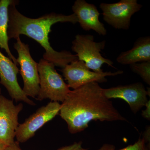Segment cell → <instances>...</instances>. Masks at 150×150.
<instances>
[{"instance_id":"obj_14","label":"cell","mask_w":150,"mask_h":150,"mask_svg":"<svg viewBox=\"0 0 150 150\" xmlns=\"http://www.w3.org/2000/svg\"><path fill=\"white\" fill-rule=\"evenodd\" d=\"M12 0L0 1V48L4 49L10 59L17 65L16 59L13 55L8 46V8L14 2Z\"/></svg>"},{"instance_id":"obj_9","label":"cell","mask_w":150,"mask_h":150,"mask_svg":"<svg viewBox=\"0 0 150 150\" xmlns=\"http://www.w3.org/2000/svg\"><path fill=\"white\" fill-rule=\"evenodd\" d=\"M23 108L22 103L15 105L12 100L0 95V142L6 146L14 143L18 115Z\"/></svg>"},{"instance_id":"obj_19","label":"cell","mask_w":150,"mask_h":150,"mask_svg":"<svg viewBox=\"0 0 150 150\" xmlns=\"http://www.w3.org/2000/svg\"><path fill=\"white\" fill-rule=\"evenodd\" d=\"M4 150H22L20 147L18 142H14V143L9 146H7Z\"/></svg>"},{"instance_id":"obj_2","label":"cell","mask_w":150,"mask_h":150,"mask_svg":"<svg viewBox=\"0 0 150 150\" xmlns=\"http://www.w3.org/2000/svg\"><path fill=\"white\" fill-rule=\"evenodd\" d=\"M14 2L8 8V40L16 39L24 35L35 40L40 44L45 52L43 59L54 64L56 67L63 68L67 65L78 60L76 55L67 51L59 52L51 46L49 41V33L51 27L57 23H71L76 24L78 19L75 14L69 15L51 13L36 18L25 16L17 9Z\"/></svg>"},{"instance_id":"obj_6","label":"cell","mask_w":150,"mask_h":150,"mask_svg":"<svg viewBox=\"0 0 150 150\" xmlns=\"http://www.w3.org/2000/svg\"><path fill=\"white\" fill-rule=\"evenodd\" d=\"M143 6L137 0H121L113 4L101 3L103 19L116 29H129L133 15L142 9Z\"/></svg>"},{"instance_id":"obj_3","label":"cell","mask_w":150,"mask_h":150,"mask_svg":"<svg viewBox=\"0 0 150 150\" xmlns=\"http://www.w3.org/2000/svg\"><path fill=\"white\" fill-rule=\"evenodd\" d=\"M40 89L36 99H49L63 102L70 91L68 85L57 72L54 64L44 59L38 63Z\"/></svg>"},{"instance_id":"obj_15","label":"cell","mask_w":150,"mask_h":150,"mask_svg":"<svg viewBox=\"0 0 150 150\" xmlns=\"http://www.w3.org/2000/svg\"><path fill=\"white\" fill-rule=\"evenodd\" d=\"M133 72L141 77L147 84L150 85V61L129 65Z\"/></svg>"},{"instance_id":"obj_11","label":"cell","mask_w":150,"mask_h":150,"mask_svg":"<svg viewBox=\"0 0 150 150\" xmlns=\"http://www.w3.org/2000/svg\"><path fill=\"white\" fill-rule=\"evenodd\" d=\"M19 72L17 65L0 51V83L6 89L12 99L35 105L34 102L28 98L19 84L17 79Z\"/></svg>"},{"instance_id":"obj_12","label":"cell","mask_w":150,"mask_h":150,"mask_svg":"<svg viewBox=\"0 0 150 150\" xmlns=\"http://www.w3.org/2000/svg\"><path fill=\"white\" fill-rule=\"evenodd\" d=\"M81 27L86 31L93 30L100 35L107 34L104 25L99 20L100 15L95 5L85 0H76L72 7Z\"/></svg>"},{"instance_id":"obj_5","label":"cell","mask_w":150,"mask_h":150,"mask_svg":"<svg viewBox=\"0 0 150 150\" xmlns=\"http://www.w3.org/2000/svg\"><path fill=\"white\" fill-rule=\"evenodd\" d=\"M13 45L18 57L17 64L20 66L21 74L23 82V91L28 97L36 98L39 89V76L38 63L33 60L30 53L29 46L18 37Z\"/></svg>"},{"instance_id":"obj_22","label":"cell","mask_w":150,"mask_h":150,"mask_svg":"<svg viewBox=\"0 0 150 150\" xmlns=\"http://www.w3.org/2000/svg\"><path fill=\"white\" fill-rule=\"evenodd\" d=\"M1 93V88H0V94Z\"/></svg>"},{"instance_id":"obj_18","label":"cell","mask_w":150,"mask_h":150,"mask_svg":"<svg viewBox=\"0 0 150 150\" xmlns=\"http://www.w3.org/2000/svg\"><path fill=\"white\" fill-rule=\"evenodd\" d=\"M145 106H146L145 110H142V116L145 119L149 121L150 120V100H148Z\"/></svg>"},{"instance_id":"obj_10","label":"cell","mask_w":150,"mask_h":150,"mask_svg":"<svg viewBox=\"0 0 150 150\" xmlns=\"http://www.w3.org/2000/svg\"><path fill=\"white\" fill-rule=\"evenodd\" d=\"M150 88L146 89L141 82L126 85H120L108 88H103V92L108 99L118 98L125 100L130 106L131 111L137 113L145 106L150 96Z\"/></svg>"},{"instance_id":"obj_16","label":"cell","mask_w":150,"mask_h":150,"mask_svg":"<svg viewBox=\"0 0 150 150\" xmlns=\"http://www.w3.org/2000/svg\"><path fill=\"white\" fill-rule=\"evenodd\" d=\"M97 150H150V146L147 144L143 138H140L133 144L129 145L126 147L116 150L115 146L109 144H104Z\"/></svg>"},{"instance_id":"obj_20","label":"cell","mask_w":150,"mask_h":150,"mask_svg":"<svg viewBox=\"0 0 150 150\" xmlns=\"http://www.w3.org/2000/svg\"><path fill=\"white\" fill-rule=\"evenodd\" d=\"M150 127L149 126L148 127L147 129H146V131L144 133L143 135V139L144 140L145 142L147 144L149 145V144H150Z\"/></svg>"},{"instance_id":"obj_1","label":"cell","mask_w":150,"mask_h":150,"mask_svg":"<svg viewBox=\"0 0 150 150\" xmlns=\"http://www.w3.org/2000/svg\"><path fill=\"white\" fill-rule=\"evenodd\" d=\"M59 112L72 134L84 131L92 121H127L96 82L71 91L61 104Z\"/></svg>"},{"instance_id":"obj_13","label":"cell","mask_w":150,"mask_h":150,"mask_svg":"<svg viewBox=\"0 0 150 150\" xmlns=\"http://www.w3.org/2000/svg\"><path fill=\"white\" fill-rule=\"evenodd\" d=\"M150 61V37L144 36L138 38L133 48L121 52L116 58L119 64L123 65Z\"/></svg>"},{"instance_id":"obj_17","label":"cell","mask_w":150,"mask_h":150,"mask_svg":"<svg viewBox=\"0 0 150 150\" xmlns=\"http://www.w3.org/2000/svg\"><path fill=\"white\" fill-rule=\"evenodd\" d=\"M88 149L83 147L82 142H75L72 144L65 146L57 150H87Z\"/></svg>"},{"instance_id":"obj_7","label":"cell","mask_w":150,"mask_h":150,"mask_svg":"<svg viewBox=\"0 0 150 150\" xmlns=\"http://www.w3.org/2000/svg\"><path fill=\"white\" fill-rule=\"evenodd\" d=\"M62 72L67 81L68 86L73 90L93 82L98 83L106 82V77L114 76L121 74L123 72L121 70L114 72H94L88 68L84 62L79 60L71 62L62 68Z\"/></svg>"},{"instance_id":"obj_4","label":"cell","mask_w":150,"mask_h":150,"mask_svg":"<svg viewBox=\"0 0 150 150\" xmlns=\"http://www.w3.org/2000/svg\"><path fill=\"white\" fill-rule=\"evenodd\" d=\"M106 41L96 42L93 35L78 34L72 42V50L76 53L79 61L84 62L88 68L94 72L101 73L103 65L113 67V62L104 58L100 52L105 48Z\"/></svg>"},{"instance_id":"obj_8","label":"cell","mask_w":150,"mask_h":150,"mask_svg":"<svg viewBox=\"0 0 150 150\" xmlns=\"http://www.w3.org/2000/svg\"><path fill=\"white\" fill-rule=\"evenodd\" d=\"M61 106L59 102L51 101L38 108L19 125L16 136L17 142L24 143L33 137L38 130L59 114Z\"/></svg>"},{"instance_id":"obj_21","label":"cell","mask_w":150,"mask_h":150,"mask_svg":"<svg viewBox=\"0 0 150 150\" xmlns=\"http://www.w3.org/2000/svg\"><path fill=\"white\" fill-rule=\"evenodd\" d=\"M7 146L1 142H0V150H4L6 147Z\"/></svg>"}]
</instances>
